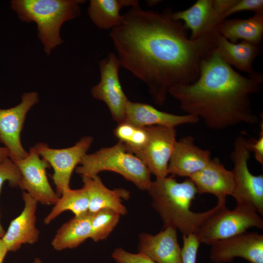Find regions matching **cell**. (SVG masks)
I'll use <instances>...</instances> for the list:
<instances>
[{
  "instance_id": "obj_1",
  "label": "cell",
  "mask_w": 263,
  "mask_h": 263,
  "mask_svg": "<svg viewBox=\"0 0 263 263\" xmlns=\"http://www.w3.org/2000/svg\"><path fill=\"white\" fill-rule=\"evenodd\" d=\"M171 12L136 5L110 33L121 66L147 85L152 101L160 106L170 88L198 79L201 64L214 51L220 34L191 39L183 23L171 18Z\"/></svg>"
},
{
  "instance_id": "obj_2",
  "label": "cell",
  "mask_w": 263,
  "mask_h": 263,
  "mask_svg": "<svg viewBox=\"0 0 263 263\" xmlns=\"http://www.w3.org/2000/svg\"><path fill=\"white\" fill-rule=\"evenodd\" d=\"M263 82L261 74H240L214 49L202 63L195 81L172 87L169 94L187 114L202 118L209 129L222 130L240 123L258 122L250 96L260 91Z\"/></svg>"
},
{
  "instance_id": "obj_3",
  "label": "cell",
  "mask_w": 263,
  "mask_h": 263,
  "mask_svg": "<svg viewBox=\"0 0 263 263\" xmlns=\"http://www.w3.org/2000/svg\"><path fill=\"white\" fill-rule=\"evenodd\" d=\"M147 191L152 207L163 223V227L179 230L183 235L194 234L226 200H218L216 206L207 211L193 212L190 207L198 193L195 185L188 178L178 182L172 175L151 181Z\"/></svg>"
},
{
  "instance_id": "obj_4",
  "label": "cell",
  "mask_w": 263,
  "mask_h": 263,
  "mask_svg": "<svg viewBox=\"0 0 263 263\" xmlns=\"http://www.w3.org/2000/svg\"><path fill=\"white\" fill-rule=\"evenodd\" d=\"M83 0H12L10 6L22 22H34L46 54L63 42L62 24L78 17Z\"/></svg>"
},
{
  "instance_id": "obj_5",
  "label": "cell",
  "mask_w": 263,
  "mask_h": 263,
  "mask_svg": "<svg viewBox=\"0 0 263 263\" xmlns=\"http://www.w3.org/2000/svg\"><path fill=\"white\" fill-rule=\"evenodd\" d=\"M79 164L75 171L81 177H92L103 171H113L142 190H147L151 182V173L146 165L119 141L112 147L86 154Z\"/></svg>"
},
{
  "instance_id": "obj_6",
  "label": "cell",
  "mask_w": 263,
  "mask_h": 263,
  "mask_svg": "<svg viewBox=\"0 0 263 263\" xmlns=\"http://www.w3.org/2000/svg\"><path fill=\"white\" fill-rule=\"evenodd\" d=\"M251 227L263 228L262 217L252 204L237 203L235 208L229 210L225 201L194 235L200 244L211 245L217 241L246 232Z\"/></svg>"
},
{
  "instance_id": "obj_7",
  "label": "cell",
  "mask_w": 263,
  "mask_h": 263,
  "mask_svg": "<svg viewBox=\"0 0 263 263\" xmlns=\"http://www.w3.org/2000/svg\"><path fill=\"white\" fill-rule=\"evenodd\" d=\"M247 139L242 135L236 138L230 157L233 163L232 172L234 187L232 195L237 203L252 204L260 215H263V175H254L248 169L250 152Z\"/></svg>"
},
{
  "instance_id": "obj_8",
  "label": "cell",
  "mask_w": 263,
  "mask_h": 263,
  "mask_svg": "<svg viewBox=\"0 0 263 263\" xmlns=\"http://www.w3.org/2000/svg\"><path fill=\"white\" fill-rule=\"evenodd\" d=\"M93 142L91 136H85L74 146L64 149H53L43 143H38L34 147L38 154L52 166V177L56 193L60 196L70 188L72 174L83 157L87 154Z\"/></svg>"
},
{
  "instance_id": "obj_9",
  "label": "cell",
  "mask_w": 263,
  "mask_h": 263,
  "mask_svg": "<svg viewBox=\"0 0 263 263\" xmlns=\"http://www.w3.org/2000/svg\"><path fill=\"white\" fill-rule=\"evenodd\" d=\"M100 80L91 89L94 98L104 102L113 118L118 124L124 122L129 100L123 90L119 77L121 66L116 54L110 53L99 62Z\"/></svg>"
},
{
  "instance_id": "obj_10",
  "label": "cell",
  "mask_w": 263,
  "mask_h": 263,
  "mask_svg": "<svg viewBox=\"0 0 263 263\" xmlns=\"http://www.w3.org/2000/svg\"><path fill=\"white\" fill-rule=\"evenodd\" d=\"M38 101V93L26 92L17 106L6 109L0 108V142L7 149L9 158L14 162L28 155V152L22 145L20 133L27 113Z\"/></svg>"
},
{
  "instance_id": "obj_11",
  "label": "cell",
  "mask_w": 263,
  "mask_h": 263,
  "mask_svg": "<svg viewBox=\"0 0 263 263\" xmlns=\"http://www.w3.org/2000/svg\"><path fill=\"white\" fill-rule=\"evenodd\" d=\"M148 139L136 156L146 165L156 179L168 176V167L176 143L175 128L153 126L147 127Z\"/></svg>"
},
{
  "instance_id": "obj_12",
  "label": "cell",
  "mask_w": 263,
  "mask_h": 263,
  "mask_svg": "<svg viewBox=\"0 0 263 263\" xmlns=\"http://www.w3.org/2000/svg\"><path fill=\"white\" fill-rule=\"evenodd\" d=\"M14 162L21 174L19 187L26 190L38 203L54 205L59 196L53 189L48 180L46 169L50 166L45 160L40 158L34 146L30 148L26 157Z\"/></svg>"
},
{
  "instance_id": "obj_13",
  "label": "cell",
  "mask_w": 263,
  "mask_h": 263,
  "mask_svg": "<svg viewBox=\"0 0 263 263\" xmlns=\"http://www.w3.org/2000/svg\"><path fill=\"white\" fill-rule=\"evenodd\" d=\"M210 259L213 263H227L240 257L250 263H263V235L247 232L217 241L211 245Z\"/></svg>"
},
{
  "instance_id": "obj_14",
  "label": "cell",
  "mask_w": 263,
  "mask_h": 263,
  "mask_svg": "<svg viewBox=\"0 0 263 263\" xmlns=\"http://www.w3.org/2000/svg\"><path fill=\"white\" fill-rule=\"evenodd\" d=\"M171 18L184 21L187 30H190L191 39L206 35L218 32L225 19L214 8L213 0H198L190 7L175 12H171Z\"/></svg>"
},
{
  "instance_id": "obj_15",
  "label": "cell",
  "mask_w": 263,
  "mask_h": 263,
  "mask_svg": "<svg viewBox=\"0 0 263 263\" xmlns=\"http://www.w3.org/2000/svg\"><path fill=\"white\" fill-rule=\"evenodd\" d=\"M22 198L24 202L22 211L11 221L1 238L10 251H16L24 244H33L39 238V231L36 226L38 202L25 191Z\"/></svg>"
},
{
  "instance_id": "obj_16",
  "label": "cell",
  "mask_w": 263,
  "mask_h": 263,
  "mask_svg": "<svg viewBox=\"0 0 263 263\" xmlns=\"http://www.w3.org/2000/svg\"><path fill=\"white\" fill-rule=\"evenodd\" d=\"M211 160L209 150L197 146L192 136L184 137L176 141L169 164V174L189 178L205 168Z\"/></svg>"
},
{
  "instance_id": "obj_17",
  "label": "cell",
  "mask_w": 263,
  "mask_h": 263,
  "mask_svg": "<svg viewBox=\"0 0 263 263\" xmlns=\"http://www.w3.org/2000/svg\"><path fill=\"white\" fill-rule=\"evenodd\" d=\"M138 251L156 263H182L177 230L172 227L164 228L155 235L140 233Z\"/></svg>"
},
{
  "instance_id": "obj_18",
  "label": "cell",
  "mask_w": 263,
  "mask_h": 263,
  "mask_svg": "<svg viewBox=\"0 0 263 263\" xmlns=\"http://www.w3.org/2000/svg\"><path fill=\"white\" fill-rule=\"evenodd\" d=\"M199 120L192 114H174L159 111L148 104L129 100L124 122L140 127L161 126L175 128L181 125L196 124Z\"/></svg>"
},
{
  "instance_id": "obj_19",
  "label": "cell",
  "mask_w": 263,
  "mask_h": 263,
  "mask_svg": "<svg viewBox=\"0 0 263 263\" xmlns=\"http://www.w3.org/2000/svg\"><path fill=\"white\" fill-rule=\"evenodd\" d=\"M197 193L215 195L217 200L232 196L234 182L231 170L227 169L218 158L211 159L203 169L190 176Z\"/></svg>"
},
{
  "instance_id": "obj_20",
  "label": "cell",
  "mask_w": 263,
  "mask_h": 263,
  "mask_svg": "<svg viewBox=\"0 0 263 263\" xmlns=\"http://www.w3.org/2000/svg\"><path fill=\"white\" fill-rule=\"evenodd\" d=\"M83 187L89 199L88 211L94 213L100 209H112L120 215L127 213V209L122 204L123 199L128 200L130 196L128 190L124 188L110 189L103 183L97 175L92 177L82 176Z\"/></svg>"
},
{
  "instance_id": "obj_21",
  "label": "cell",
  "mask_w": 263,
  "mask_h": 263,
  "mask_svg": "<svg viewBox=\"0 0 263 263\" xmlns=\"http://www.w3.org/2000/svg\"><path fill=\"white\" fill-rule=\"evenodd\" d=\"M215 51L231 67L248 75L256 72L253 65L260 53L259 45L246 41L232 43L219 34L216 40Z\"/></svg>"
},
{
  "instance_id": "obj_22",
  "label": "cell",
  "mask_w": 263,
  "mask_h": 263,
  "mask_svg": "<svg viewBox=\"0 0 263 263\" xmlns=\"http://www.w3.org/2000/svg\"><path fill=\"white\" fill-rule=\"evenodd\" d=\"M219 32L232 43L241 40L259 45L263 38V13H255L246 19H225Z\"/></svg>"
},
{
  "instance_id": "obj_23",
  "label": "cell",
  "mask_w": 263,
  "mask_h": 263,
  "mask_svg": "<svg viewBox=\"0 0 263 263\" xmlns=\"http://www.w3.org/2000/svg\"><path fill=\"white\" fill-rule=\"evenodd\" d=\"M92 213L88 211L75 216L63 224L57 231L52 241V245L56 250L77 247L91 234Z\"/></svg>"
},
{
  "instance_id": "obj_24",
  "label": "cell",
  "mask_w": 263,
  "mask_h": 263,
  "mask_svg": "<svg viewBox=\"0 0 263 263\" xmlns=\"http://www.w3.org/2000/svg\"><path fill=\"white\" fill-rule=\"evenodd\" d=\"M139 4L136 0H91L88 8L89 16L100 29H113L121 22V8Z\"/></svg>"
},
{
  "instance_id": "obj_25",
  "label": "cell",
  "mask_w": 263,
  "mask_h": 263,
  "mask_svg": "<svg viewBox=\"0 0 263 263\" xmlns=\"http://www.w3.org/2000/svg\"><path fill=\"white\" fill-rule=\"evenodd\" d=\"M89 199L87 192L83 187L80 189H67L61 193L50 212L44 219L48 225L65 211H71L75 216L88 211Z\"/></svg>"
},
{
  "instance_id": "obj_26",
  "label": "cell",
  "mask_w": 263,
  "mask_h": 263,
  "mask_svg": "<svg viewBox=\"0 0 263 263\" xmlns=\"http://www.w3.org/2000/svg\"><path fill=\"white\" fill-rule=\"evenodd\" d=\"M113 133L128 150L134 155L144 147L148 139L147 127H138L127 122L118 123Z\"/></svg>"
},
{
  "instance_id": "obj_27",
  "label": "cell",
  "mask_w": 263,
  "mask_h": 263,
  "mask_svg": "<svg viewBox=\"0 0 263 263\" xmlns=\"http://www.w3.org/2000/svg\"><path fill=\"white\" fill-rule=\"evenodd\" d=\"M120 216L108 208L92 213L90 238L95 242L106 239L118 224Z\"/></svg>"
},
{
  "instance_id": "obj_28",
  "label": "cell",
  "mask_w": 263,
  "mask_h": 263,
  "mask_svg": "<svg viewBox=\"0 0 263 263\" xmlns=\"http://www.w3.org/2000/svg\"><path fill=\"white\" fill-rule=\"evenodd\" d=\"M21 179V174L16 164L9 158L0 163V194L3 184L6 181L10 186L19 187ZM5 231L0 223V238Z\"/></svg>"
},
{
  "instance_id": "obj_29",
  "label": "cell",
  "mask_w": 263,
  "mask_h": 263,
  "mask_svg": "<svg viewBox=\"0 0 263 263\" xmlns=\"http://www.w3.org/2000/svg\"><path fill=\"white\" fill-rule=\"evenodd\" d=\"M182 263H196L200 243L194 234L183 235Z\"/></svg>"
},
{
  "instance_id": "obj_30",
  "label": "cell",
  "mask_w": 263,
  "mask_h": 263,
  "mask_svg": "<svg viewBox=\"0 0 263 263\" xmlns=\"http://www.w3.org/2000/svg\"><path fill=\"white\" fill-rule=\"evenodd\" d=\"M112 257L116 263H156L143 254L131 253L121 247L113 250Z\"/></svg>"
},
{
  "instance_id": "obj_31",
  "label": "cell",
  "mask_w": 263,
  "mask_h": 263,
  "mask_svg": "<svg viewBox=\"0 0 263 263\" xmlns=\"http://www.w3.org/2000/svg\"><path fill=\"white\" fill-rule=\"evenodd\" d=\"M250 11L255 13H263V0H236L234 5L227 11L225 19L236 12Z\"/></svg>"
},
{
  "instance_id": "obj_32",
  "label": "cell",
  "mask_w": 263,
  "mask_h": 263,
  "mask_svg": "<svg viewBox=\"0 0 263 263\" xmlns=\"http://www.w3.org/2000/svg\"><path fill=\"white\" fill-rule=\"evenodd\" d=\"M247 147L249 150L254 152L256 160L263 165V125L262 123L259 137L258 139L247 140Z\"/></svg>"
},
{
  "instance_id": "obj_33",
  "label": "cell",
  "mask_w": 263,
  "mask_h": 263,
  "mask_svg": "<svg viewBox=\"0 0 263 263\" xmlns=\"http://www.w3.org/2000/svg\"><path fill=\"white\" fill-rule=\"evenodd\" d=\"M236 0H213L214 9L225 19L227 11L234 5Z\"/></svg>"
},
{
  "instance_id": "obj_34",
  "label": "cell",
  "mask_w": 263,
  "mask_h": 263,
  "mask_svg": "<svg viewBox=\"0 0 263 263\" xmlns=\"http://www.w3.org/2000/svg\"><path fill=\"white\" fill-rule=\"evenodd\" d=\"M8 251H9L6 245L2 241L1 238H0V263H3Z\"/></svg>"
},
{
  "instance_id": "obj_35",
  "label": "cell",
  "mask_w": 263,
  "mask_h": 263,
  "mask_svg": "<svg viewBox=\"0 0 263 263\" xmlns=\"http://www.w3.org/2000/svg\"><path fill=\"white\" fill-rule=\"evenodd\" d=\"M9 158V154L7 149L4 147H0V163L3 162Z\"/></svg>"
},
{
  "instance_id": "obj_36",
  "label": "cell",
  "mask_w": 263,
  "mask_h": 263,
  "mask_svg": "<svg viewBox=\"0 0 263 263\" xmlns=\"http://www.w3.org/2000/svg\"><path fill=\"white\" fill-rule=\"evenodd\" d=\"M33 263H42V262L39 258H36L35 259Z\"/></svg>"
}]
</instances>
